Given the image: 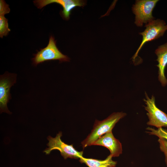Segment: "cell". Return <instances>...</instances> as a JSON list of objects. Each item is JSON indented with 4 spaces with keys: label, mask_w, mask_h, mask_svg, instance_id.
<instances>
[{
    "label": "cell",
    "mask_w": 167,
    "mask_h": 167,
    "mask_svg": "<svg viewBox=\"0 0 167 167\" xmlns=\"http://www.w3.org/2000/svg\"><path fill=\"white\" fill-rule=\"evenodd\" d=\"M10 11L9 6L3 0H0V15H4Z\"/></svg>",
    "instance_id": "15"
},
{
    "label": "cell",
    "mask_w": 167,
    "mask_h": 167,
    "mask_svg": "<svg viewBox=\"0 0 167 167\" xmlns=\"http://www.w3.org/2000/svg\"><path fill=\"white\" fill-rule=\"evenodd\" d=\"M8 27V19L4 15H0V37L6 36L10 31Z\"/></svg>",
    "instance_id": "12"
},
{
    "label": "cell",
    "mask_w": 167,
    "mask_h": 167,
    "mask_svg": "<svg viewBox=\"0 0 167 167\" xmlns=\"http://www.w3.org/2000/svg\"><path fill=\"white\" fill-rule=\"evenodd\" d=\"M62 135V132L59 131L54 138L48 136L47 139L49 142L47 144L48 147L44 152L48 155L52 151L58 150L65 159L67 158L77 159L83 157V151L79 152L75 148L73 144L69 145L65 143L61 140Z\"/></svg>",
    "instance_id": "2"
},
{
    "label": "cell",
    "mask_w": 167,
    "mask_h": 167,
    "mask_svg": "<svg viewBox=\"0 0 167 167\" xmlns=\"http://www.w3.org/2000/svg\"><path fill=\"white\" fill-rule=\"evenodd\" d=\"M15 74L5 73L0 76V108L1 113L2 112L11 114L8 109L7 104L11 98L10 89L16 82Z\"/></svg>",
    "instance_id": "7"
},
{
    "label": "cell",
    "mask_w": 167,
    "mask_h": 167,
    "mask_svg": "<svg viewBox=\"0 0 167 167\" xmlns=\"http://www.w3.org/2000/svg\"><path fill=\"white\" fill-rule=\"evenodd\" d=\"M54 60H58L61 62H68L70 59L58 50L54 37L51 36L47 46L38 52L32 60L33 64L36 66L45 61Z\"/></svg>",
    "instance_id": "5"
},
{
    "label": "cell",
    "mask_w": 167,
    "mask_h": 167,
    "mask_svg": "<svg viewBox=\"0 0 167 167\" xmlns=\"http://www.w3.org/2000/svg\"><path fill=\"white\" fill-rule=\"evenodd\" d=\"M102 146L107 148L110 152V155L113 157L118 156L122 153V148L121 143L115 138L112 131L108 132L100 137L92 145Z\"/></svg>",
    "instance_id": "9"
},
{
    "label": "cell",
    "mask_w": 167,
    "mask_h": 167,
    "mask_svg": "<svg viewBox=\"0 0 167 167\" xmlns=\"http://www.w3.org/2000/svg\"><path fill=\"white\" fill-rule=\"evenodd\" d=\"M39 9H41L47 5L56 3L61 5L63 10L62 12L64 18L68 19L71 10L76 6H84L85 2L80 0H37L33 1Z\"/></svg>",
    "instance_id": "8"
},
{
    "label": "cell",
    "mask_w": 167,
    "mask_h": 167,
    "mask_svg": "<svg viewBox=\"0 0 167 167\" xmlns=\"http://www.w3.org/2000/svg\"><path fill=\"white\" fill-rule=\"evenodd\" d=\"M146 129L149 131L147 132L150 135H155L159 138H162L167 140V130L162 127L155 129L150 127L147 128Z\"/></svg>",
    "instance_id": "13"
},
{
    "label": "cell",
    "mask_w": 167,
    "mask_h": 167,
    "mask_svg": "<svg viewBox=\"0 0 167 167\" xmlns=\"http://www.w3.org/2000/svg\"><path fill=\"white\" fill-rule=\"evenodd\" d=\"M155 54L157 56L158 68V80L163 86L167 84V79L165 75V70L167 64V43L159 46L156 50Z\"/></svg>",
    "instance_id": "10"
},
{
    "label": "cell",
    "mask_w": 167,
    "mask_h": 167,
    "mask_svg": "<svg viewBox=\"0 0 167 167\" xmlns=\"http://www.w3.org/2000/svg\"><path fill=\"white\" fill-rule=\"evenodd\" d=\"M145 27H146L145 30L139 33L143 36L142 40L132 58L133 60L138 56L139 51L145 43L163 36L167 30V25L164 20L160 19H154L146 24Z\"/></svg>",
    "instance_id": "4"
},
{
    "label": "cell",
    "mask_w": 167,
    "mask_h": 167,
    "mask_svg": "<svg viewBox=\"0 0 167 167\" xmlns=\"http://www.w3.org/2000/svg\"><path fill=\"white\" fill-rule=\"evenodd\" d=\"M158 0H136L132 7L135 15V23L138 27H142L144 23L147 24L153 20L154 18L152 11Z\"/></svg>",
    "instance_id": "3"
},
{
    "label": "cell",
    "mask_w": 167,
    "mask_h": 167,
    "mask_svg": "<svg viewBox=\"0 0 167 167\" xmlns=\"http://www.w3.org/2000/svg\"><path fill=\"white\" fill-rule=\"evenodd\" d=\"M158 142L159 143L161 150L164 154L165 157V162L167 167V140L165 139L159 138Z\"/></svg>",
    "instance_id": "14"
},
{
    "label": "cell",
    "mask_w": 167,
    "mask_h": 167,
    "mask_svg": "<svg viewBox=\"0 0 167 167\" xmlns=\"http://www.w3.org/2000/svg\"><path fill=\"white\" fill-rule=\"evenodd\" d=\"M145 95L146 99L143 100L146 106L145 108L148 112L147 114L149 119L147 124L158 128L167 127V114L156 107L153 96L150 98L146 92Z\"/></svg>",
    "instance_id": "6"
},
{
    "label": "cell",
    "mask_w": 167,
    "mask_h": 167,
    "mask_svg": "<svg viewBox=\"0 0 167 167\" xmlns=\"http://www.w3.org/2000/svg\"><path fill=\"white\" fill-rule=\"evenodd\" d=\"M126 115L125 113H114L102 121L96 120L91 132L81 142L83 149L92 144L100 137L112 131L116 123Z\"/></svg>",
    "instance_id": "1"
},
{
    "label": "cell",
    "mask_w": 167,
    "mask_h": 167,
    "mask_svg": "<svg viewBox=\"0 0 167 167\" xmlns=\"http://www.w3.org/2000/svg\"><path fill=\"white\" fill-rule=\"evenodd\" d=\"M112 157L109 155L105 160H102L83 157L80 158L79 161L88 167H115L117 162L113 161Z\"/></svg>",
    "instance_id": "11"
}]
</instances>
